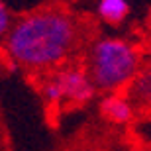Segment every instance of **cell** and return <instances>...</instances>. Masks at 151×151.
<instances>
[{
	"mask_svg": "<svg viewBox=\"0 0 151 151\" xmlns=\"http://www.w3.org/2000/svg\"><path fill=\"white\" fill-rule=\"evenodd\" d=\"M78 26L71 14L59 8H45L18 18L4 35V49L10 61L29 71L59 67L75 49Z\"/></svg>",
	"mask_w": 151,
	"mask_h": 151,
	"instance_id": "1",
	"label": "cell"
},
{
	"mask_svg": "<svg viewBox=\"0 0 151 151\" xmlns=\"http://www.w3.org/2000/svg\"><path fill=\"white\" fill-rule=\"evenodd\" d=\"M12 24L14 22H12V16H10V10H8L6 2H0V34L6 35L10 32Z\"/></svg>",
	"mask_w": 151,
	"mask_h": 151,
	"instance_id": "8",
	"label": "cell"
},
{
	"mask_svg": "<svg viewBox=\"0 0 151 151\" xmlns=\"http://www.w3.org/2000/svg\"><path fill=\"white\" fill-rule=\"evenodd\" d=\"M53 77L63 90V100L71 102V104H84V102L92 100V96L98 88L94 83L90 81L86 69H77V67H65L59 69Z\"/></svg>",
	"mask_w": 151,
	"mask_h": 151,
	"instance_id": "3",
	"label": "cell"
},
{
	"mask_svg": "<svg viewBox=\"0 0 151 151\" xmlns=\"http://www.w3.org/2000/svg\"><path fill=\"white\" fill-rule=\"evenodd\" d=\"M129 96L137 104L151 106V69L141 71L135 77V81L129 84Z\"/></svg>",
	"mask_w": 151,
	"mask_h": 151,
	"instance_id": "6",
	"label": "cell"
},
{
	"mask_svg": "<svg viewBox=\"0 0 151 151\" xmlns=\"http://www.w3.org/2000/svg\"><path fill=\"white\" fill-rule=\"evenodd\" d=\"M86 73L98 90L118 92L139 75V55L124 39L100 37L88 49Z\"/></svg>",
	"mask_w": 151,
	"mask_h": 151,
	"instance_id": "2",
	"label": "cell"
},
{
	"mask_svg": "<svg viewBox=\"0 0 151 151\" xmlns=\"http://www.w3.org/2000/svg\"><path fill=\"white\" fill-rule=\"evenodd\" d=\"M41 96L47 104H61L63 102V90L55 77H49L41 84Z\"/></svg>",
	"mask_w": 151,
	"mask_h": 151,
	"instance_id": "7",
	"label": "cell"
},
{
	"mask_svg": "<svg viewBox=\"0 0 151 151\" xmlns=\"http://www.w3.org/2000/svg\"><path fill=\"white\" fill-rule=\"evenodd\" d=\"M100 114L112 124L124 126V124H129L134 118V104L129 98L118 92H108L100 100Z\"/></svg>",
	"mask_w": 151,
	"mask_h": 151,
	"instance_id": "4",
	"label": "cell"
},
{
	"mask_svg": "<svg viewBox=\"0 0 151 151\" xmlns=\"http://www.w3.org/2000/svg\"><path fill=\"white\" fill-rule=\"evenodd\" d=\"M128 10V0H98V16L108 24H120Z\"/></svg>",
	"mask_w": 151,
	"mask_h": 151,
	"instance_id": "5",
	"label": "cell"
}]
</instances>
